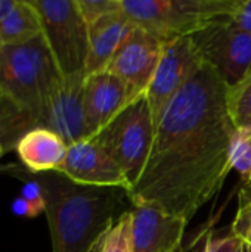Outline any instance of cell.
I'll return each instance as SVG.
<instances>
[{
    "label": "cell",
    "mask_w": 251,
    "mask_h": 252,
    "mask_svg": "<svg viewBox=\"0 0 251 252\" xmlns=\"http://www.w3.org/2000/svg\"><path fill=\"white\" fill-rule=\"evenodd\" d=\"M228 84L206 59L176 93L155 126L145 168L130 204H149L188 223L223 188L237 131L226 105Z\"/></svg>",
    "instance_id": "obj_1"
},
{
    "label": "cell",
    "mask_w": 251,
    "mask_h": 252,
    "mask_svg": "<svg viewBox=\"0 0 251 252\" xmlns=\"http://www.w3.org/2000/svg\"><path fill=\"white\" fill-rule=\"evenodd\" d=\"M62 80L43 34L0 47V146L15 151L19 139L43 128L46 103Z\"/></svg>",
    "instance_id": "obj_2"
},
{
    "label": "cell",
    "mask_w": 251,
    "mask_h": 252,
    "mask_svg": "<svg viewBox=\"0 0 251 252\" xmlns=\"http://www.w3.org/2000/svg\"><path fill=\"white\" fill-rule=\"evenodd\" d=\"M24 171L41 186L52 252H90L102 232L130 208L124 189L80 185L59 171Z\"/></svg>",
    "instance_id": "obj_3"
},
{
    "label": "cell",
    "mask_w": 251,
    "mask_h": 252,
    "mask_svg": "<svg viewBox=\"0 0 251 252\" xmlns=\"http://www.w3.org/2000/svg\"><path fill=\"white\" fill-rule=\"evenodd\" d=\"M240 0H121L123 12L163 41L192 37L217 19H228Z\"/></svg>",
    "instance_id": "obj_4"
},
{
    "label": "cell",
    "mask_w": 251,
    "mask_h": 252,
    "mask_svg": "<svg viewBox=\"0 0 251 252\" xmlns=\"http://www.w3.org/2000/svg\"><path fill=\"white\" fill-rule=\"evenodd\" d=\"M37 10L41 34L62 78L84 75L89 53V25L77 0H30Z\"/></svg>",
    "instance_id": "obj_5"
},
{
    "label": "cell",
    "mask_w": 251,
    "mask_h": 252,
    "mask_svg": "<svg viewBox=\"0 0 251 252\" xmlns=\"http://www.w3.org/2000/svg\"><path fill=\"white\" fill-rule=\"evenodd\" d=\"M155 134V121L145 96L129 103L104 130L90 137L115 161L132 189L148 161Z\"/></svg>",
    "instance_id": "obj_6"
},
{
    "label": "cell",
    "mask_w": 251,
    "mask_h": 252,
    "mask_svg": "<svg viewBox=\"0 0 251 252\" xmlns=\"http://www.w3.org/2000/svg\"><path fill=\"white\" fill-rule=\"evenodd\" d=\"M164 43L151 31L135 25L115 50L105 71L126 84L130 103L145 96L160 63Z\"/></svg>",
    "instance_id": "obj_7"
},
{
    "label": "cell",
    "mask_w": 251,
    "mask_h": 252,
    "mask_svg": "<svg viewBox=\"0 0 251 252\" xmlns=\"http://www.w3.org/2000/svg\"><path fill=\"white\" fill-rule=\"evenodd\" d=\"M204 58L192 37H179L164 43L154 78L145 93L155 126L176 93L194 77Z\"/></svg>",
    "instance_id": "obj_8"
},
{
    "label": "cell",
    "mask_w": 251,
    "mask_h": 252,
    "mask_svg": "<svg viewBox=\"0 0 251 252\" xmlns=\"http://www.w3.org/2000/svg\"><path fill=\"white\" fill-rule=\"evenodd\" d=\"M203 58L213 65L228 86L238 83L251 69V34L229 19H217L192 35Z\"/></svg>",
    "instance_id": "obj_9"
},
{
    "label": "cell",
    "mask_w": 251,
    "mask_h": 252,
    "mask_svg": "<svg viewBox=\"0 0 251 252\" xmlns=\"http://www.w3.org/2000/svg\"><path fill=\"white\" fill-rule=\"evenodd\" d=\"M75 183L98 188H118L129 195L132 186L115 161L93 139L68 146L67 157L58 170Z\"/></svg>",
    "instance_id": "obj_10"
},
{
    "label": "cell",
    "mask_w": 251,
    "mask_h": 252,
    "mask_svg": "<svg viewBox=\"0 0 251 252\" xmlns=\"http://www.w3.org/2000/svg\"><path fill=\"white\" fill-rule=\"evenodd\" d=\"M132 241L135 252H176L189 224L149 204H130Z\"/></svg>",
    "instance_id": "obj_11"
},
{
    "label": "cell",
    "mask_w": 251,
    "mask_h": 252,
    "mask_svg": "<svg viewBox=\"0 0 251 252\" xmlns=\"http://www.w3.org/2000/svg\"><path fill=\"white\" fill-rule=\"evenodd\" d=\"M84 78V75L62 78L44 109L43 128L56 133L68 146L89 137L83 108Z\"/></svg>",
    "instance_id": "obj_12"
},
{
    "label": "cell",
    "mask_w": 251,
    "mask_h": 252,
    "mask_svg": "<svg viewBox=\"0 0 251 252\" xmlns=\"http://www.w3.org/2000/svg\"><path fill=\"white\" fill-rule=\"evenodd\" d=\"M130 103L126 84L108 71L87 75L83 83V108L89 137L104 130Z\"/></svg>",
    "instance_id": "obj_13"
},
{
    "label": "cell",
    "mask_w": 251,
    "mask_h": 252,
    "mask_svg": "<svg viewBox=\"0 0 251 252\" xmlns=\"http://www.w3.org/2000/svg\"><path fill=\"white\" fill-rule=\"evenodd\" d=\"M135 27L132 19L121 10L105 15L89 25V53L86 77L107 69L115 50Z\"/></svg>",
    "instance_id": "obj_14"
},
{
    "label": "cell",
    "mask_w": 251,
    "mask_h": 252,
    "mask_svg": "<svg viewBox=\"0 0 251 252\" xmlns=\"http://www.w3.org/2000/svg\"><path fill=\"white\" fill-rule=\"evenodd\" d=\"M68 145L47 128L25 133L15 146L21 165L30 173L58 171L67 157Z\"/></svg>",
    "instance_id": "obj_15"
},
{
    "label": "cell",
    "mask_w": 251,
    "mask_h": 252,
    "mask_svg": "<svg viewBox=\"0 0 251 252\" xmlns=\"http://www.w3.org/2000/svg\"><path fill=\"white\" fill-rule=\"evenodd\" d=\"M40 34V18L30 0H18L13 10L0 21V47L25 43Z\"/></svg>",
    "instance_id": "obj_16"
},
{
    "label": "cell",
    "mask_w": 251,
    "mask_h": 252,
    "mask_svg": "<svg viewBox=\"0 0 251 252\" xmlns=\"http://www.w3.org/2000/svg\"><path fill=\"white\" fill-rule=\"evenodd\" d=\"M90 252H135L130 208L118 216L96 239Z\"/></svg>",
    "instance_id": "obj_17"
},
{
    "label": "cell",
    "mask_w": 251,
    "mask_h": 252,
    "mask_svg": "<svg viewBox=\"0 0 251 252\" xmlns=\"http://www.w3.org/2000/svg\"><path fill=\"white\" fill-rule=\"evenodd\" d=\"M226 105L237 130L251 128V69L238 83L228 86Z\"/></svg>",
    "instance_id": "obj_18"
},
{
    "label": "cell",
    "mask_w": 251,
    "mask_h": 252,
    "mask_svg": "<svg viewBox=\"0 0 251 252\" xmlns=\"http://www.w3.org/2000/svg\"><path fill=\"white\" fill-rule=\"evenodd\" d=\"M231 165L244 183L251 182V128L235 131L231 145Z\"/></svg>",
    "instance_id": "obj_19"
},
{
    "label": "cell",
    "mask_w": 251,
    "mask_h": 252,
    "mask_svg": "<svg viewBox=\"0 0 251 252\" xmlns=\"http://www.w3.org/2000/svg\"><path fill=\"white\" fill-rule=\"evenodd\" d=\"M77 4L87 25L105 15L121 10V0H77Z\"/></svg>",
    "instance_id": "obj_20"
},
{
    "label": "cell",
    "mask_w": 251,
    "mask_h": 252,
    "mask_svg": "<svg viewBox=\"0 0 251 252\" xmlns=\"http://www.w3.org/2000/svg\"><path fill=\"white\" fill-rule=\"evenodd\" d=\"M231 233L246 247L251 248V202L240 204L231 226Z\"/></svg>",
    "instance_id": "obj_21"
},
{
    "label": "cell",
    "mask_w": 251,
    "mask_h": 252,
    "mask_svg": "<svg viewBox=\"0 0 251 252\" xmlns=\"http://www.w3.org/2000/svg\"><path fill=\"white\" fill-rule=\"evenodd\" d=\"M240 245L241 242L232 233H228L225 236L207 233L204 236V241L201 242L198 252H237Z\"/></svg>",
    "instance_id": "obj_22"
},
{
    "label": "cell",
    "mask_w": 251,
    "mask_h": 252,
    "mask_svg": "<svg viewBox=\"0 0 251 252\" xmlns=\"http://www.w3.org/2000/svg\"><path fill=\"white\" fill-rule=\"evenodd\" d=\"M228 19L240 30L251 34V0H240Z\"/></svg>",
    "instance_id": "obj_23"
},
{
    "label": "cell",
    "mask_w": 251,
    "mask_h": 252,
    "mask_svg": "<svg viewBox=\"0 0 251 252\" xmlns=\"http://www.w3.org/2000/svg\"><path fill=\"white\" fill-rule=\"evenodd\" d=\"M10 210L16 217H22V219H34L40 214H44L40 208H37L34 204H31L30 201H27L25 198H22L21 195L16 196L12 204H10Z\"/></svg>",
    "instance_id": "obj_24"
},
{
    "label": "cell",
    "mask_w": 251,
    "mask_h": 252,
    "mask_svg": "<svg viewBox=\"0 0 251 252\" xmlns=\"http://www.w3.org/2000/svg\"><path fill=\"white\" fill-rule=\"evenodd\" d=\"M18 0H0V21H3L16 6Z\"/></svg>",
    "instance_id": "obj_25"
},
{
    "label": "cell",
    "mask_w": 251,
    "mask_h": 252,
    "mask_svg": "<svg viewBox=\"0 0 251 252\" xmlns=\"http://www.w3.org/2000/svg\"><path fill=\"white\" fill-rule=\"evenodd\" d=\"M247 202H251V182L244 183L240 190V204H247Z\"/></svg>",
    "instance_id": "obj_26"
},
{
    "label": "cell",
    "mask_w": 251,
    "mask_h": 252,
    "mask_svg": "<svg viewBox=\"0 0 251 252\" xmlns=\"http://www.w3.org/2000/svg\"><path fill=\"white\" fill-rule=\"evenodd\" d=\"M237 252H251V248L246 247L244 244H241V245H240V248H238V251H237Z\"/></svg>",
    "instance_id": "obj_27"
},
{
    "label": "cell",
    "mask_w": 251,
    "mask_h": 252,
    "mask_svg": "<svg viewBox=\"0 0 251 252\" xmlns=\"http://www.w3.org/2000/svg\"><path fill=\"white\" fill-rule=\"evenodd\" d=\"M4 155V151H3V148L0 146V157H3Z\"/></svg>",
    "instance_id": "obj_28"
}]
</instances>
